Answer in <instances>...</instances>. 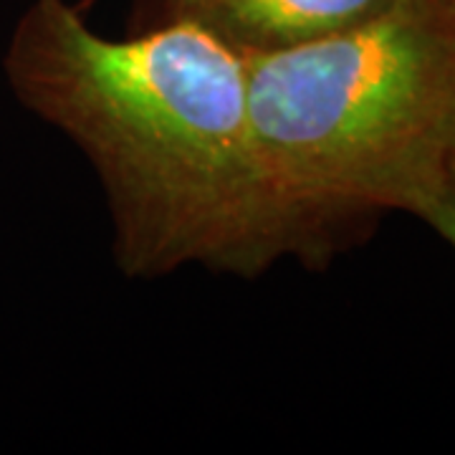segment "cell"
I'll use <instances>...</instances> for the list:
<instances>
[{
	"label": "cell",
	"instance_id": "obj_1",
	"mask_svg": "<svg viewBox=\"0 0 455 455\" xmlns=\"http://www.w3.org/2000/svg\"><path fill=\"white\" fill-rule=\"evenodd\" d=\"M18 101L68 134L107 188L130 274H256L293 251L248 119L243 53L188 20L107 38L68 0H33L5 51Z\"/></svg>",
	"mask_w": 455,
	"mask_h": 455
},
{
	"label": "cell",
	"instance_id": "obj_2",
	"mask_svg": "<svg viewBox=\"0 0 455 455\" xmlns=\"http://www.w3.org/2000/svg\"><path fill=\"white\" fill-rule=\"evenodd\" d=\"M263 178L291 233L367 211L420 212L455 157V18L445 0L296 49L245 56Z\"/></svg>",
	"mask_w": 455,
	"mask_h": 455
},
{
	"label": "cell",
	"instance_id": "obj_3",
	"mask_svg": "<svg viewBox=\"0 0 455 455\" xmlns=\"http://www.w3.org/2000/svg\"><path fill=\"white\" fill-rule=\"evenodd\" d=\"M403 0H164V20H188L243 56L314 44L392 11Z\"/></svg>",
	"mask_w": 455,
	"mask_h": 455
},
{
	"label": "cell",
	"instance_id": "obj_4",
	"mask_svg": "<svg viewBox=\"0 0 455 455\" xmlns=\"http://www.w3.org/2000/svg\"><path fill=\"white\" fill-rule=\"evenodd\" d=\"M420 218L430 228H435L440 235L455 248V157L448 167V175L443 180L438 196L430 200V205L420 212Z\"/></svg>",
	"mask_w": 455,
	"mask_h": 455
},
{
	"label": "cell",
	"instance_id": "obj_5",
	"mask_svg": "<svg viewBox=\"0 0 455 455\" xmlns=\"http://www.w3.org/2000/svg\"><path fill=\"white\" fill-rule=\"evenodd\" d=\"M445 3H448V8H451V13H453L455 18V0H445Z\"/></svg>",
	"mask_w": 455,
	"mask_h": 455
}]
</instances>
